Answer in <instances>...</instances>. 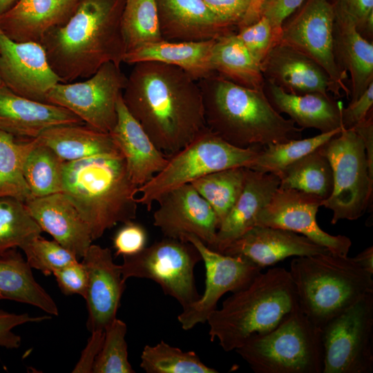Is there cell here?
I'll list each match as a JSON object with an SVG mask.
<instances>
[{
  "mask_svg": "<svg viewBox=\"0 0 373 373\" xmlns=\"http://www.w3.org/2000/svg\"><path fill=\"white\" fill-rule=\"evenodd\" d=\"M52 274L64 294H77L84 298L88 285V273L82 262L77 260L54 271Z\"/></svg>",
  "mask_w": 373,
  "mask_h": 373,
  "instance_id": "47",
  "label": "cell"
},
{
  "mask_svg": "<svg viewBox=\"0 0 373 373\" xmlns=\"http://www.w3.org/2000/svg\"><path fill=\"white\" fill-rule=\"evenodd\" d=\"M319 149L329 160L333 173L332 193L323 204L333 213L331 223L357 220L369 207L373 189L361 136L353 128H342Z\"/></svg>",
  "mask_w": 373,
  "mask_h": 373,
  "instance_id": "9",
  "label": "cell"
},
{
  "mask_svg": "<svg viewBox=\"0 0 373 373\" xmlns=\"http://www.w3.org/2000/svg\"><path fill=\"white\" fill-rule=\"evenodd\" d=\"M267 0H251L249 11L245 16L238 30L249 26L259 19L260 17V11L263 4Z\"/></svg>",
  "mask_w": 373,
  "mask_h": 373,
  "instance_id": "53",
  "label": "cell"
},
{
  "mask_svg": "<svg viewBox=\"0 0 373 373\" xmlns=\"http://www.w3.org/2000/svg\"><path fill=\"white\" fill-rule=\"evenodd\" d=\"M321 333L323 373H371L373 292L328 321Z\"/></svg>",
  "mask_w": 373,
  "mask_h": 373,
  "instance_id": "11",
  "label": "cell"
},
{
  "mask_svg": "<svg viewBox=\"0 0 373 373\" xmlns=\"http://www.w3.org/2000/svg\"><path fill=\"white\" fill-rule=\"evenodd\" d=\"M163 40L200 41L237 32V28L214 14L202 0H155Z\"/></svg>",
  "mask_w": 373,
  "mask_h": 373,
  "instance_id": "20",
  "label": "cell"
},
{
  "mask_svg": "<svg viewBox=\"0 0 373 373\" xmlns=\"http://www.w3.org/2000/svg\"><path fill=\"white\" fill-rule=\"evenodd\" d=\"M122 92L124 103L153 144L170 155L207 126L198 81L174 66L133 64Z\"/></svg>",
  "mask_w": 373,
  "mask_h": 373,
  "instance_id": "1",
  "label": "cell"
},
{
  "mask_svg": "<svg viewBox=\"0 0 373 373\" xmlns=\"http://www.w3.org/2000/svg\"><path fill=\"white\" fill-rule=\"evenodd\" d=\"M0 299L33 305L58 316L53 298L36 281L26 259L13 248L0 256Z\"/></svg>",
  "mask_w": 373,
  "mask_h": 373,
  "instance_id": "30",
  "label": "cell"
},
{
  "mask_svg": "<svg viewBox=\"0 0 373 373\" xmlns=\"http://www.w3.org/2000/svg\"><path fill=\"white\" fill-rule=\"evenodd\" d=\"M335 15L352 21L359 33L369 40L373 34V0H330ZM370 41V40H369Z\"/></svg>",
  "mask_w": 373,
  "mask_h": 373,
  "instance_id": "44",
  "label": "cell"
},
{
  "mask_svg": "<svg viewBox=\"0 0 373 373\" xmlns=\"http://www.w3.org/2000/svg\"><path fill=\"white\" fill-rule=\"evenodd\" d=\"M264 92L278 113L287 114L290 119L303 129L313 128L321 133H327L342 128L343 104L329 94H292L267 81H265Z\"/></svg>",
  "mask_w": 373,
  "mask_h": 373,
  "instance_id": "27",
  "label": "cell"
},
{
  "mask_svg": "<svg viewBox=\"0 0 373 373\" xmlns=\"http://www.w3.org/2000/svg\"><path fill=\"white\" fill-rule=\"evenodd\" d=\"M353 129L361 136L366 151L369 173L373 178V117L372 111Z\"/></svg>",
  "mask_w": 373,
  "mask_h": 373,
  "instance_id": "52",
  "label": "cell"
},
{
  "mask_svg": "<svg viewBox=\"0 0 373 373\" xmlns=\"http://www.w3.org/2000/svg\"><path fill=\"white\" fill-rule=\"evenodd\" d=\"M122 28L126 52L163 40L156 1L124 0Z\"/></svg>",
  "mask_w": 373,
  "mask_h": 373,
  "instance_id": "37",
  "label": "cell"
},
{
  "mask_svg": "<svg viewBox=\"0 0 373 373\" xmlns=\"http://www.w3.org/2000/svg\"><path fill=\"white\" fill-rule=\"evenodd\" d=\"M4 86H5V84H4V83H3V82L2 79H1V75H0V88L3 87Z\"/></svg>",
  "mask_w": 373,
  "mask_h": 373,
  "instance_id": "56",
  "label": "cell"
},
{
  "mask_svg": "<svg viewBox=\"0 0 373 373\" xmlns=\"http://www.w3.org/2000/svg\"><path fill=\"white\" fill-rule=\"evenodd\" d=\"M140 367L146 373H218L204 364L193 351L184 352L161 341L144 346Z\"/></svg>",
  "mask_w": 373,
  "mask_h": 373,
  "instance_id": "38",
  "label": "cell"
},
{
  "mask_svg": "<svg viewBox=\"0 0 373 373\" xmlns=\"http://www.w3.org/2000/svg\"><path fill=\"white\" fill-rule=\"evenodd\" d=\"M200 260V253L189 242L165 238L136 254L123 256L120 267L125 281L130 278L152 280L183 309L200 297L194 277Z\"/></svg>",
  "mask_w": 373,
  "mask_h": 373,
  "instance_id": "10",
  "label": "cell"
},
{
  "mask_svg": "<svg viewBox=\"0 0 373 373\" xmlns=\"http://www.w3.org/2000/svg\"><path fill=\"white\" fill-rule=\"evenodd\" d=\"M216 39L200 41L162 40L127 52L123 62L128 64L142 61L164 63L181 68L199 81L216 73L210 63L211 52Z\"/></svg>",
  "mask_w": 373,
  "mask_h": 373,
  "instance_id": "29",
  "label": "cell"
},
{
  "mask_svg": "<svg viewBox=\"0 0 373 373\" xmlns=\"http://www.w3.org/2000/svg\"><path fill=\"white\" fill-rule=\"evenodd\" d=\"M126 78L119 65L107 62L84 81L57 84L48 93L46 102L64 107L86 124L111 133L117 123V102Z\"/></svg>",
  "mask_w": 373,
  "mask_h": 373,
  "instance_id": "12",
  "label": "cell"
},
{
  "mask_svg": "<svg viewBox=\"0 0 373 373\" xmlns=\"http://www.w3.org/2000/svg\"><path fill=\"white\" fill-rule=\"evenodd\" d=\"M289 272L299 308L321 329L373 292V274L348 256L329 252L298 256Z\"/></svg>",
  "mask_w": 373,
  "mask_h": 373,
  "instance_id": "6",
  "label": "cell"
},
{
  "mask_svg": "<svg viewBox=\"0 0 373 373\" xmlns=\"http://www.w3.org/2000/svg\"><path fill=\"white\" fill-rule=\"evenodd\" d=\"M18 0H0V16L10 10Z\"/></svg>",
  "mask_w": 373,
  "mask_h": 373,
  "instance_id": "55",
  "label": "cell"
},
{
  "mask_svg": "<svg viewBox=\"0 0 373 373\" xmlns=\"http://www.w3.org/2000/svg\"><path fill=\"white\" fill-rule=\"evenodd\" d=\"M210 63L214 73L238 85L264 88L265 79L260 64L253 58L236 32L215 40Z\"/></svg>",
  "mask_w": 373,
  "mask_h": 373,
  "instance_id": "32",
  "label": "cell"
},
{
  "mask_svg": "<svg viewBox=\"0 0 373 373\" xmlns=\"http://www.w3.org/2000/svg\"><path fill=\"white\" fill-rule=\"evenodd\" d=\"M334 53L339 68L350 73L353 102L373 82V43L359 33L352 21L335 15Z\"/></svg>",
  "mask_w": 373,
  "mask_h": 373,
  "instance_id": "28",
  "label": "cell"
},
{
  "mask_svg": "<svg viewBox=\"0 0 373 373\" xmlns=\"http://www.w3.org/2000/svg\"><path fill=\"white\" fill-rule=\"evenodd\" d=\"M117 123L110 133L122 152L132 181L140 186L166 164L168 156L153 144L126 107L122 95L117 102Z\"/></svg>",
  "mask_w": 373,
  "mask_h": 373,
  "instance_id": "24",
  "label": "cell"
},
{
  "mask_svg": "<svg viewBox=\"0 0 373 373\" xmlns=\"http://www.w3.org/2000/svg\"><path fill=\"white\" fill-rule=\"evenodd\" d=\"M277 175L280 188L299 190L324 200L332 193V169L319 148L291 164Z\"/></svg>",
  "mask_w": 373,
  "mask_h": 373,
  "instance_id": "34",
  "label": "cell"
},
{
  "mask_svg": "<svg viewBox=\"0 0 373 373\" xmlns=\"http://www.w3.org/2000/svg\"><path fill=\"white\" fill-rule=\"evenodd\" d=\"M330 252L303 235L283 229L254 226L229 244L224 254L242 257L262 269L291 256Z\"/></svg>",
  "mask_w": 373,
  "mask_h": 373,
  "instance_id": "19",
  "label": "cell"
},
{
  "mask_svg": "<svg viewBox=\"0 0 373 373\" xmlns=\"http://www.w3.org/2000/svg\"><path fill=\"white\" fill-rule=\"evenodd\" d=\"M42 231L23 202L0 198V256L10 249L20 248Z\"/></svg>",
  "mask_w": 373,
  "mask_h": 373,
  "instance_id": "40",
  "label": "cell"
},
{
  "mask_svg": "<svg viewBox=\"0 0 373 373\" xmlns=\"http://www.w3.org/2000/svg\"><path fill=\"white\" fill-rule=\"evenodd\" d=\"M247 169L245 167L226 169L205 175L190 183L211 207L219 225L242 191Z\"/></svg>",
  "mask_w": 373,
  "mask_h": 373,
  "instance_id": "35",
  "label": "cell"
},
{
  "mask_svg": "<svg viewBox=\"0 0 373 373\" xmlns=\"http://www.w3.org/2000/svg\"><path fill=\"white\" fill-rule=\"evenodd\" d=\"M85 124L69 110L21 97L0 88V130L16 137L37 138L51 127Z\"/></svg>",
  "mask_w": 373,
  "mask_h": 373,
  "instance_id": "23",
  "label": "cell"
},
{
  "mask_svg": "<svg viewBox=\"0 0 373 373\" xmlns=\"http://www.w3.org/2000/svg\"><path fill=\"white\" fill-rule=\"evenodd\" d=\"M124 0H79L62 25L41 42L61 83L86 79L105 63L123 62L126 52L122 28Z\"/></svg>",
  "mask_w": 373,
  "mask_h": 373,
  "instance_id": "2",
  "label": "cell"
},
{
  "mask_svg": "<svg viewBox=\"0 0 373 373\" xmlns=\"http://www.w3.org/2000/svg\"><path fill=\"white\" fill-rule=\"evenodd\" d=\"M82 262L88 273L84 298L88 314L87 327L90 332L104 331L117 318L126 281L120 265L114 262L112 252L107 247L91 244Z\"/></svg>",
  "mask_w": 373,
  "mask_h": 373,
  "instance_id": "18",
  "label": "cell"
},
{
  "mask_svg": "<svg viewBox=\"0 0 373 373\" xmlns=\"http://www.w3.org/2000/svg\"><path fill=\"white\" fill-rule=\"evenodd\" d=\"M364 269L373 274V247L370 246L353 257Z\"/></svg>",
  "mask_w": 373,
  "mask_h": 373,
  "instance_id": "54",
  "label": "cell"
},
{
  "mask_svg": "<svg viewBox=\"0 0 373 373\" xmlns=\"http://www.w3.org/2000/svg\"><path fill=\"white\" fill-rule=\"evenodd\" d=\"M236 35L260 64L272 47L279 42L269 21L264 16L252 24L238 29Z\"/></svg>",
  "mask_w": 373,
  "mask_h": 373,
  "instance_id": "43",
  "label": "cell"
},
{
  "mask_svg": "<svg viewBox=\"0 0 373 373\" xmlns=\"http://www.w3.org/2000/svg\"><path fill=\"white\" fill-rule=\"evenodd\" d=\"M51 318L48 314L33 316L28 313H11L0 309V347L17 349L20 347L21 338L13 332L15 327L28 323L41 322Z\"/></svg>",
  "mask_w": 373,
  "mask_h": 373,
  "instance_id": "46",
  "label": "cell"
},
{
  "mask_svg": "<svg viewBox=\"0 0 373 373\" xmlns=\"http://www.w3.org/2000/svg\"><path fill=\"white\" fill-rule=\"evenodd\" d=\"M37 142V138H19L0 130V198H13L23 202L33 198L23 168Z\"/></svg>",
  "mask_w": 373,
  "mask_h": 373,
  "instance_id": "33",
  "label": "cell"
},
{
  "mask_svg": "<svg viewBox=\"0 0 373 373\" xmlns=\"http://www.w3.org/2000/svg\"><path fill=\"white\" fill-rule=\"evenodd\" d=\"M24 203L43 231L77 258H82L93 240L88 224L63 193L32 198Z\"/></svg>",
  "mask_w": 373,
  "mask_h": 373,
  "instance_id": "22",
  "label": "cell"
},
{
  "mask_svg": "<svg viewBox=\"0 0 373 373\" xmlns=\"http://www.w3.org/2000/svg\"><path fill=\"white\" fill-rule=\"evenodd\" d=\"M19 249L25 254L30 267L39 270L46 276L78 260L57 241L46 240L41 236L30 240Z\"/></svg>",
  "mask_w": 373,
  "mask_h": 373,
  "instance_id": "42",
  "label": "cell"
},
{
  "mask_svg": "<svg viewBox=\"0 0 373 373\" xmlns=\"http://www.w3.org/2000/svg\"><path fill=\"white\" fill-rule=\"evenodd\" d=\"M0 75L13 93L41 102H46L49 90L61 82L40 43L15 41L1 29Z\"/></svg>",
  "mask_w": 373,
  "mask_h": 373,
  "instance_id": "17",
  "label": "cell"
},
{
  "mask_svg": "<svg viewBox=\"0 0 373 373\" xmlns=\"http://www.w3.org/2000/svg\"><path fill=\"white\" fill-rule=\"evenodd\" d=\"M298 307L289 270L277 267L261 271L210 314V340L218 341L225 352L236 350L251 336L275 328Z\"/></svg>",
  "mask_w": 373,
  "mask_h": 373,
  "instance_id": "5",
  "label": "cell"
},
{
  "mask_svg": "<svg viewBox=\"0 0 373 373\" xmlns=\"http://www.w3.org/2000/svg\"><path fill=\"white\" fill-rule=\"evenodd\" d=\"M186 241L200 253L205 267L206 279L203 295L183 309L178 316L184 330H189L199 323L207 322L210 314L217 309L218 302L224 294L245 288L262 270L242 257L214 251L195 236H187Z\"/></svg>",
  "mask_w": 373,
  "mask_h": 373,
  "instance_id": "14",
  "label": "cell"
},
{
  "mask_svg": "<svg viewBox=\"0 0 373 373\" xmlns=\"http://www.w3.org/2000/svg\"><path fill=\"white\" fill-rule=\"evenodd\" d=\"M206 126L242 149L300 139L304 130L278 113L263 89L238 85L214 73L198 81Z\"/></svg>",
  "mask_w": 373,
  "mask_h": 373,
  "instance_id": "3",
  "label": "cell"
},
{
  "mask_svg": "<svg viewBox=\"0 0 373 373\" xmlns=\"http://www.w3.org/2000/svg\"><path fill=\"white\" fill-rule=\"evenodd\" d=\"M218 17L238 28L244 20L251 0H202Z\"/></svg>",
  "mask_w": 373,
  "mask_h": 373,
  "instance_id": "48",
  "label": "cell"
},
{
  "mask_svg": "<svg viewBox=\"0 0 373 373\" xmlns=\"http://www.w3.org/2000/svg\"><path fill=\"white\" fill-rule=\"evenodd\" d=\"M236 351L256 373H323L321 329L299 307Z\"/></svg>",
  "mask_w": 373,
  "mask_h": 373,
  "instance_id": "7",
  "label": "cell"
},
{
  "mask_svg": "<svg viewBox=\"0 0 373 373\" xmlns=\"http://www.w3.org/2000/svg\"><path fill=\"white\" fill-rule=\"evenodd\" d=\"M335 12L330 0H305L281 27L278 43L289 46L307 55L327 73L337 97L344 92L350 97L345 84L347 73L336 64L334 53Z\"/></svg>",
  "mask_w": 373,
  "mask_h": 373,
  "instance_id": "13",
  "label": "cell"
},
{
  "mask_svg": "<svg viewBox=\"0 0 373 373\" xmlns=\"http://www.w3.org/2000/svg\"><path fill=\"white\" fill-rule=\"evenodd\" d=\"M373 105V82L353 102H350L347 107L341 109L342 128H353L363 122L372 111Z\"/></svg>",
  "mask_w": 373,
  "mask_h": 373,
  "instance_id": "50",
  "label": "cell"
},
{
  "mask_svg": "<svg viewBox=\"0 0 373 373\" xmlns=\"http://www.w3.org/2000/svg\"><path fill=\"white\" fill-rule=\"evenodd\" d=\"M147 232L145 228L133 220L124 223L113 238L115 256H131L141 251L146 246Z\"/></svg>",
  "mask_w": 373,
  "mask_h": 373,
  "instance_id": "45",
  "label": "cell"
},
{
  "mask_svg": "<svg viewBox=\"0 0 373 373\" xmlns=\"http://www.w3.org/2000/svg\"><path fill=\"white\" fill-rule=\"evenodd\" d=\"M279 184L278 175L247 168L242 191L220 224L211 249L222 253L229 244L254 227L258 213L269 203Z\"/></svg>",
  "mask_w": 373,
  "mask_h": 373,
  "instance_id": "26",
  "label": "cell"
},
{
  "mask_svg": "<svg viewBox=\"0 0 373 373\" xmlns=\"http://www.w3.org/2000/svg\"><path fill=\"white\" fill-rule=\"evenodd\" d=\"M341 128L321 133L306 139L291 140L265 146L260 151L251 169L277 175L287 166L316 150L338 134Z\"/></svg>",
  "mask_w": 373,
  "mask_h": 373,
  "instance_id": "39",
  "label": "cell"
},
{
  "mask_svg": "<svg viewBox=\"0 0 373 373\" xmlns=\"http://www.w3.org/2000/svg\"><path fill=\"white\" fill-rule=\"evenodd\" d=\"M90 333L87 344L73 370V373L93 372L94 363L104 342V331L98 330Z\"/></svg>",
  "mask_w": 373,
  "mask_h": 373,
  "instance_id": "51",
  "label": "cell"
},
{
  "mask_svg": "<svg viewBox=\"0 0 373 373\" xmlns=\"http://www.w3.org/2000/svg\"><path fill=\"white\" fill-rule=\"evenodd\" d=\"M263 147L235 146L206 128L178 151L168 155L165 166L138 187V204L149 211L154 202L180 186L209 173L234 167L251 169Z\"/></svg>",
  "mask_w": 373,
  "mask_h": 373,
  "instance_id": "8",
  "label": "cell"
},
{
  "mask_svg": "<svg viewBox=\"0 0 373 373\" xmlns=\"http://www.w3.org/2000/svg\"><path fill=\"white\" fill-rule=\"evenodd\" d=\"M153 224L166 238L186 241L192 235L209 248L216 241L218 219L209 204L191 184L177 187L158 201Z\"/></svg>",
  "mask_w": 373,
  "mask_h": 373,
  "instance_id": "16",
  "label": "cell"
},
{
  "mask_svg": "<svg viewBox=\"0 0 373 373\" xmlns=\"http://www.w3.org/2000/svg\"><path fill=\"white\" fill-rule=\"evenodd\" d=\"M126 324L115 318L104 329V339L94 363L93 373H134L128 358Z\"/></svg>",
  "mask_w": 373,
  "mask_h": 373,
  "instance_id": "41",
  "label": "cell"
},
{
  "mask_svg": "<svg viewBox=\"0 0 373 373\" xmlns=\"http://www.w3.org/2000/svg\"><path fill=\"white\" fill-rule=\"evenodd\" d=\"M29 153L23 168L24 178L33 198L61 193L64 161L39 143Z\"/></svg>",
  "mask_w": 373,
  "mask_h": 373,
  "instance_id": "36",
  "label": "cell"
},
{
  "mask_svg": "<svg viewBox=\"0 0 373 373\" xmlns=\"http://www.w3.org/2000/svg\"><path fill=\"white\" fill-rule=\"evenodd\" d=\"M324 200L293 189L278 187L269 203L258 213L255 226H267L300 233L331 253L347 256L351 240L323 231L316 221L318 208Z\"/></svg>",
  "mask_w": 373,
  "mask_h": 373,
  "instance_id": "15",
  "label": "cell"
},
{
  "mask_svg": "<svg viewBox=\"0 0 373 373\" xmlns=\"http://www.w3.org/2000/svg\"><path fill=\"white\" fill-rule=\"evenodd\" d=\"M265 81L292 94L329 92L337 97L333 82L316 61L285 44L274 45L260 63Z\"/></svg>",
  "mask_w": 373,
  "mask_h": 373,
  "instance_id": "21",
  "label": "cell"
},
{
  "mask_svg": "<svg viewBox=\"0 0 373 373\" xmlns=\"http://www.w3.org/2000/svg\"><path fill=\"white\" fill-rule=\"evenodd\" d=\"M37 139L64 162L120 151L110 133L102 132L86 124L51 127Z\"/></svg>",
  "mask_w": 373,
  "mask_h": 373,
  "instance_id": "31",
  "label": "cell"
},
{
  "mask_svg": "<svg viewBox=\"0 0 373 373\" xmlns=\"http://www.w3.org/2000/svg\"><path fill=\"white\" fill-rule=\"evenodd\" d=\"M138 187L120 151L64 164L61 193L86 222L93 240L117 223L135 219Z\"/></svg>",
  "mask_w": 373,
  "mask_h": 373,
  "instance_id": "4",
  "label": "cell"
},
{
  "mask_svg": "<svg viewBox=\"0 0 373 373\" xmlns=\"http://www.w3.org/2000/svg\"><path fill=\"white\" fill-rule=\"evenodd\" d=\"M79 0H18L0 16V29L10 39L40 43L51 30L64 23Z\"/></svg>",
  "mask_w": 373,
  "mask_h": 373,
  "instance_id": "25",
  "label": "cell"
},
{
  "mask_svg": "<svg viewBox=\"0 0 373 373\" xmlns=\"http://www.w3.org/2000/svg\"><path fill=\"white\" fill-rule=\"evenodd\" d=\"M305 0H267L263 4L260 17L268 19L273 30L280 41L283 22L291 15Z\"/></svg>",
  "mask_w": 373,
  "mask_h": 373,
  "instance_id": "49",
  "label": "cell"
}]
</instances>
